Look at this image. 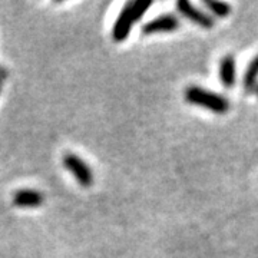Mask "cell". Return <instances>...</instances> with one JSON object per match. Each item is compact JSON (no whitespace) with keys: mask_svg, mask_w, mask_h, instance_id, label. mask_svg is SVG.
Segmentation results:
<instances>
[{"mask_svg":"<svg viewBox=\"0 0 258 258\" xmlns=\"http://www.w3.org/2000/svg\"><path fill=\"white\" fill-rule=\"evenodd\" d=\"M176 8L181 12V15H184L185 18L189 19L195 25L201 26L204 29H212L215 25V20L211 15H208L207 12H203L201 9L195 8L191 2L188 0H178Z\"/></svg>","mask_w":258,"mask_h":258,"instance_id":"277c9868","label":"cell"},{"mask_svg":"<svg viewBox=\"0 0 258 258\" xmlns=\"http://www.w3.org/2000/svg\"><path fill=\"white\" fill-rule=\"evenodd\" d=\"M184 96L188 103L201 106L204 109H208L220 115L230 111V101L225 96L204 89L201 86H188L185 89Z\"/></svg>","mask_w":258,"mask_h":258,"instance_id":"7a4b0ae2","label":"cell"},{"mask_svg":"<svg viewBox=\"0 0 258 258\" xmlns=\"http://www.w3.org/2000/svg\"><path fill=\"white\" fill-rule=\"evenodd\" d=\"M235 78H237L235 59H234L232 55H225L220 62V79H221V83L227 89H231L235 85Z\"/></svg>","mask_w":258,"mask_h":258,"instance_id":"52a82bcc","label":"cell"},{"mask_svg":"<svg viewBox=\"0 0 258 258\" xmlns=\"http://www.w3.org/2000/svg\"><path fill=\"white\" fill-rule=\"evenodd\" d=\"M45 203L43 194L37 189H19L13 194V204L19 208H37Z\"/></svg>","mask_w":258,"mask_h":258,"instance_id":"8992f818","label":"cell"},{"mask_svg":"<svg viewBox=\"0 0 258 258\" xmlns=\"http://www.w3.org/2000/svg\"><path fill=\"white\" fill-rule=\"evenodd\" d=\"M204 6L217 18H227L231 13V6L225 2L220 0H203Z\"/></svg>","mask_w":258,"mask_h":258,"instance_id":"9c48e42d","label":"cell"},{"mask_svg":"<svg viewBox=\"0 0 258 258\" xmlns=\"http://www.w3.org/2000/svg\"><path fill=\"white\" fill-rule=\"evenodd\" d=\"M258 55L251 60L248 63V68L244 74V81H242V85H244V89L248 93L257 91L258 88Z\"/></svg>","mask_w":258,"mask_h":258,"instance_id":"ba28073f","label":"cell"},{"mask_svg":"<svg viewBox=\"0 0 258 258\" xmlns=\"http://www.w3.org/2000/svg\"><path fill=\"white\" fill-rule=\"evenodd\" d=\"M255 93H257V95H258V88H257V91H255Z\"/></svg>","mask_w":258,"mask_h":258,"instance_id":"7c38bea8","label":"cell"},{"mask_svg":"<svg viewBox=\"0 0 258 258\" xmlns=\"http://www.w3.org/2000/svg\"><path fill=\"white\" fill-rule=\"evenodd\" d=\"M8 78H9V71H8L5 66L0 64V82H2V81H6Z\"/></svg>","mask_w":258,"mask_h":258,"instance_id":"30bf717a","label":"cell"},{"mask_svg":"<svg viewBox=\"0 0 258 258\" xmlns=\"http://www.w3.org/2000/svg\"><path fill=\"white\" fill-rule=\"evenodd\" d=\"M181 22L178 16L174 13H166L161 15L158 18L149 20L142 26V33L144 35H154V33H164V32H174L179 28Z\"/></svg>","mask_w":258,"mask_h":258,"instance_id":"5b68a950","label":"cell"},{"mask_svg":"<svg viewBox=\"0 0 258 258\" xmlns=\"http://www.w3.org/2000/svg\"><path fill=\"white\" fill-rule=\"evenodd\" d=\"M63 166L74 175V178L78 181V184L83 188H89L93 184V172L89 168V165L83 161L82 158L75 155V154H64Z\"/></svg>","mask_w":258,"mask_h":258,"instance_id":"3957f363","label":"cell"},{"mask_svg":"<svg viewBox=\"0 0 258 258\" xmlns=\"http://www.w3.org/2000/svg\"><path fill=\"white\" fill-rule=\"evenodd\" d=\"M151 6H152V0H134L126 3L122 8V12L112 28V39L118 43L126 40L134 23L142 18Z\"/></svg>","mask_w":258,"mask_h":258,"instance_id":"6da1fadb","label":"cell"},{"mask_svg":"<svg viewBox=\"0 0 258 258\" xmlns=\"http://www.w3.org/2000/svg\"><path fill=\"white\" fill-rule=\"evenodd\" d=\"M0 92H2V82H0Z\"/></svg>","mask_w":258,"mask_h":258,"instance_id":"8fae6325","label":"cell"}]
</instances>
